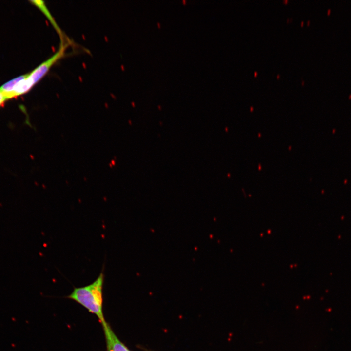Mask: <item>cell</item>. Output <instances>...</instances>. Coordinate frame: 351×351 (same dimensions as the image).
I'll return each mask as SVG.
<instances>
[{
    "mask_svg": "<svg viewBox=\"0 0 351 351\" xmlns=\"http://www.w3.org/2000/svg\"><path fill=\"white\" fill-rule=\"evenodd\" d=\"M104 280L102 271L93 283L74 288L72 293L67 296V298L75 301L95 314L101 323L105 321L102 310Z\"/></svg>",
    "mask_w": 351,
    "mask_h": 351,
    "instance_id": "6da1fadb",
    "label": "cell"
},
{
    "mask_svg": "<svg viewBox=\"0 0 351 351\" xmlns=\"http://www.w3.org/2000/svg\"><path fill=\"white\" fill-rule=\"evenodd\" d=\"M69 39L60 41L58 50L52 57L43 62L16 85L10 95V99L24 94L36 84L48 73L58 61L64 57L66 49L70 44Z\"/></svg>",
    "mask_w": 351,
    "mask_h": 351,
    "instance_id": "7a4b0ae2",
    "label": "cell"
},
{
    "mask_svg": "<svg viewBox=\"0 0 351 351\" xmlns=\"http://www.w3.org/2000/svg\"><path fill=\"white\" fill-rule=\"evenodd\" d=\"M101 323L105 334L107 351H131L120 341L105 320Z\"/></svg>",
    "mask_w": 351,
    "mask_h": 351,
    "instance_id": "3957f363",
    "label": "cell"
},
{
    "mask_svg": "<svg viewBox=\"0 0 351 351\" xmlns=\"http://www.w3.org/2000/svg\"><path fill=\"white\" fill-rule=\"evenodd\" d=\"M30 1L32 4L34 5L38 9H39L47 18L56 30V32L58 33L60 40L66 39L67 37L63 34V32L61 30L60 28L54 19L51 15L44 1L42 0H31Z\"/></svg>",
    "mask_w": 351,
    "mask_h": 351,
    "instance_id": "277c9868",
    "label": "cell"
},
{
    "mask_svg": "<svg viewBox=\"0 0 351 351\" xmlns=\"http://www.w3.org/2000/svg\"><path fill=\"white\" fill-rule=\"evenodd\" d=\"M26 74L21 75L6 82L3 84L0 89L6 95L8 100L10 99V95L17 84L26 77Z\"/></svg>",
    "mask_w": 351,
    "mask_h": 351,
    "instance_id": "5b68a950",
    "label": "cell"
},
{
    "mask_svg": "<svg viewBox=\"0 0 351 351\" xmlns=\"http://www.w3.org/2000/svg\"><path fill=\"white\" fill-rule=\"evenodd\" d=\"M8 100L6 95L0 89V106Z\"/></svg>",
    "mask_w": 351,
    "mask_h": 351,
    "instance_id": "8992f818",
    "label": "cell"
},
{
    "mask_svg": "<svg viewBox=\"0 0 351 351\" xmlns=\"http://www.w3.org/2000/svg\"><path fill=\"white\" fill-rule=\"evenodd\" d=\"M182 1H183V2H184V3H185L186 2L185 0H183Z\"/></svg>",
    "mask_w": 351,
    "mask_h": 351,
    "instance_id": "52a82bcc",
    "label": "cell"
},
{
    "mask_svg": "<svg viewBox=\"0 0 351 351\" xmlns=\"http://www.w3.org/2000/svg\"><path fill=\"white\" fill-rule=\"evenodd\" d=\"M158 25L159 26H160V24L159 23H158Z\"/></svg>",
    "mask_w": 351,
    "mask_h": 351,
    "instance_id": "ba28073f",
    "label": "cell"
}]
</instances>
